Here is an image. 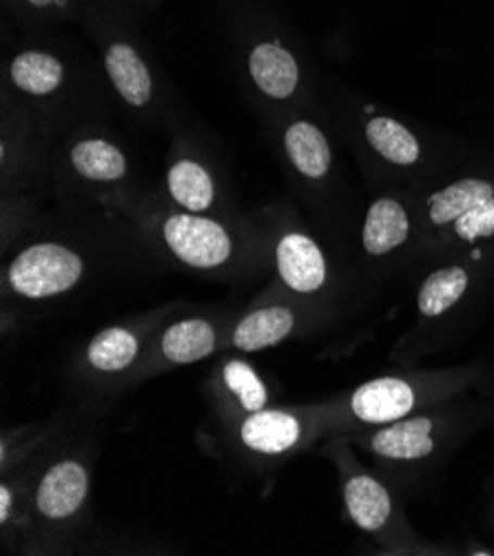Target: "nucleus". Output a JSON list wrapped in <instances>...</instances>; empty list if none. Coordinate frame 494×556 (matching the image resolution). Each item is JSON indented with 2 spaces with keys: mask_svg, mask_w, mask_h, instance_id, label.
Instances as JSON below:
<instances>
[{
  "mask_svg": "<svg viewBox=\"0 0 494 556\" xmlns=\"http://www.w3.org/2000/svg\"><path fill=\"white\" fill-rule=\"evenodd\" d=\"M83 275V260L61 244H36L10 266V285L16 293L42 300L74 289Z\"/></svg>",
  "mask_w": 494,
  "mask_h": 556,
  "instance_id": "1",
  "label": "nucleus"
},
{
  "mask_svg": "<svg viewBox=\"0 0 494 556\" xmlns=\"http://www.w3.org/2000/svg\"><path fill=\"white\" fill-rule=\"evenodd\" d=\"M164 240L189 266L215 268L231 255L229 233L213 219L198 215H172L164 222Z\"/></svg>",
  "mask_w": 494,
  "mask_h": 556,
  "instance_id": "2",
  "label": "nucleus"
},
{
  "mask_svg": "<svg viewBox=\"0 0 494 556\" xmlns=\"http://www.w3.org/2000/svg\"><path fill=\"white\" fill-rule=\"evenodd\" d=\"M87 492L89 477L85 468L76 462H61L42 477L36 506L47 519H67L85 504Z\"/></svg>",
  "mask_w": 494,
  "mask_h": 556,
  "instance_id": "3",
  "label": "nucleus"
},
{
  "mask_svg": "<svg viewBox=\"0 0 494 556\" xmlns=\"http://www.w3.org/2000/svg\"><path fill=\"white\" fill-rule=\"evenodd\" d=\"M413 388L402 379H375L357 388L353 395V413L366 424H387L402 419L413 410Z\"/></svg>",
  "mask_w": 494,
  "mask_h": 556,
  "instance_id": "4",
  "label": "nucleus"
},
{
  "mask_svg": "<svg viewBox=\"0 0 494 556\" xmlns=\"http://www.w3.org/2000/svg\"><path fill=\"white\" fill-rule=\"evenodd\" d=\"M282 280L297 293H313L326 280V262L319 247L300 233L287 236L278 247Z\"/></svg>",
  "mask_w": 494,
  "mask_h": 556,
  "instance_id": "5",
  "label": "nucleus"
},
{
  "mask_svg": "<svg viewBox=\"0 0 494 556\" xmlns=\"http://www.w3.org/2000/svg\"><path fill=\"white\" fill-rule=\"evenodd\" d=\"M300 421L280 410H257L240 428L244 446L264 455H280L300 439Z\"/></svg>",
  "mask_w": 494,
  "mask_h": 556,
  "instance_id": "6",
  "label": "nucleus"
},
{
  "mask_svg": "<svg viewBox=\"0 0 494 556\" xmlns=\"http://www.w3.org/2000/svg\"><path fill=\"white\" fill-rule=\"evenodd\" d=\"M251 76L266 96L278 100L289 98L300 80L295 59L276 42H262L253 49Z\"/></svg>",
  "mask_w": 494,
  "mask_h": 556,
  "instance_id": "7",
  "label": "nucleus"
},
{
  "mask_svg": "<svg viewBox=\"0 0 494 556\" xmlns=\"http://www.w3.org/2000/svg\"><path fill=\"white\" fill-rule=\"evenodd\" d=\"M408 229V215L400 202L389 198L377 200L366 215L364 249L370 255L389 253L406 242Z\"/></svg>",
  "mask_w": 494,
  "mask_h": 556,
  "instance_id": "8",
  "label": "nucleus"
},
{
  "mask_svg": "<svg viewBox=\"0 0 494 556\" xmlns=\"http://www.w3.org/2000/svg\"><path fill=\"white\" fill-rule=\"evenodd\" d=\"M293 324H295V317L284 306L259 308V311L246 315L238 324L233 344L244 353L276 346L293 330Z\"/></svg>",
  "mask_w": 494,
  "mask_h": 556,
  "instance_id": "9",
  "label": "nucleus"
},
{
  "mask_svg": "<svg viewBox=\"0 0 494 556\" xmlns=\"http://www.w3.org/2000/svg\"><path fill=\"white\" fill-rule=\"evenodd\" d=\"M104 65H106L109 78H112L114 87L121 91V96L129 104L142 106L149 102L151 76L134 47L123 45V42L112 45L104 55Z\"/></svg>",
  "mask_w": 494,
  "mask_h": 556,
  "instance_id": "10",
  "label": "nucleus"
},
{
  "mask_svg": "<svg viewBox=\"0 0 494 556\" xmlns=\"http://www.w3.org/2000/svg\"><path fill=\"white\" fill-rule=\"evenodd\" d=\"M430 419H410L375 434L372 451L389 459H421L432 453Z\"/></svg>",
  "mask_w": 494,
  "mask_h": 556,
  "instance_id": "11",
  "label": "nucleus"
},
{
  "mask_svg": "<svg viewBox=\"0 0 494 556\" xmlns=\"http://www.w3.org/2000/svg\"><path fill=\"white\" fill-rule=\"evenodd\" d=\"M346 508L362 530H379L391 517V496L370 477H353L344 490Z\"/></svg>",
  "mask_w": 494,
  "mask_h": 556,
  "instance_id": "12",
  "label": "nucleus"
},
{
  "mask_svg": "<svg viewBox=\"0 0 494 556\" xmlns=\"http://www.w3.org/2000/svg\"><path fill=\"white\" fill-rule=\"evenodd\" d=\"M287 153L306 178H321L331 169V149L324 134L311 123H295L284 136Z\"/></svg>",
  "mask_w": 494,
  "mask_h": 556,
  "instance_id": "13",
  "label": "nucleus"
},
{
  "mask_svg": "<svg viewBox=\"0 0 494 556\" xmlns=\"http://www.w3.org/2000/svg\"><path fill=\"white\" fill-rule=\"evenodd\" d=\"M215 349V330L204 319L174 324L162 338V353L174 364H191L208 357Z\"/></svg>",
  "mask_w": 494,
  "mask_h": 556,
  "instance_id": "14",
  "label": "nucleus"
},
{
  "mask_svg": "<svg viewBox=\"0 0 494 556\" xmlns=\"http://www.w3.org/2000/svg\"><path fill=\"white\" fill-rule=\"evenodd\" d=\"M492 195H494L492 187L483 180H477V178L459 180L446 187L444 191L430 195L428 200L430 219L434 225H448V222H455L457 217L472 211L474 206L490 200Z\"/></svg>",
  "mask_w": 494,
  "mask_h": 556,
  "instance_id": "15",
  "label": "nucleus"
},
{
  "mask_svg": "<svg viewBox=\"0 0 494 556\" xmlns=\"http://www.w3.org/2000/svg\"><path fill=\"white\" fill-rule=\"evenodd\" d=\"M63 65L49 53L25 51L12 63V80L31 96H47L63 83Z\"/></svg>",
  "mask_w": 494,
  "mask_h": 556,
  "instance_id": "16",
  "label": "nucleus"
},
{
  "mask_svg": "<svg viewBox=\"0 0 494 556\" xmlns=\"http://www.w3.org/2000/svg\"><path fill=\"white\" fill-rule=\"evenodd\" d=\"M72 162L76 172L89 180L112 182L127 174V160L114 144L104 140L78 142L72 151Z\"/></svg>",
  "mask_w": 494,
  "mask_h": 556,
  "instance_id": "17",
  "label": "nucleus"
},
{
  "mask_svg": "<svg viewBox=\"0 0 494 556\" xmlns=\"http://www.w3.org/2000/svg\"><path fill=\"white\" fill-rule=\"evenodd\" d=\"M138 355V340L127 328H106L89 344V364L104 372L125 370Z\"/></svg>",
  "mask_w": 494,
  "mask_h": 556,
  "instance_id": "18",
  "label": "nucleus"
},
{
  "mask_svg": "<svg viewBox=\"0 0 494 556\" xmlns=\"http://www.w3.org/2000/svg\"><path fill=\"white\" fill-rule=\"evenodd\" d=\"M468 287V275L459 266L442 268L432 273L419 291V311L428 317L446 313L453 304L461 300Z\"/></svg>",
  "mask_w": 494,
  "mask_h": 556,
  "instance_id": "19",
  "label": "nucleus"
},
{
  "mask_svg": "<svg viewBox=\"0 0 494 556\" xmlns=\"http://www.w3.org/2000/svg\"><path fill=\"white\" fill-rule=\"evenodd\" d=\"M169 191L187 211H206L213 202V180L198 162L182 160L169 172Z\"/></svg>",
  "mask_w": 494,
  "mask_h": 556,
  "instance_id": "20",
  "label": "nucleus"
},
{
  "mask_svg": "<svg viewBox=\"0 0 494 556\" xmlns=\"http://www.w3.org/2000/svg\"><path fill=\"white\" fill-rule=\"evenodd\" d=\"M372 149L395 164H413L419 157V142L415 136L391 118H372L366 127Z\"/></svg>",
  "mask_w": 494,
  "mask_h": 556,
  "instance_id": "21",
  "label": "nucleus"
},
{
  "mask_svg": "<svg viewBox=\"0 0 494 556\" xmlns=\"http://www.w3.org/2000/svg\"><path fill=\"white\" fill-rule=\"evenodd\" d=\"M225 381L227 386L231 388V391L236 393V397L240 400V404L244 406V410H251V413H257L266 406V388L264 383L259 381V377L255 375V370L244 364V362H229L225 366Z\"/></svg>",
  "mask_w": 494,
  "mask_h": 556,
  "instance_id": "22",
  "label": "nucleus"
},
{
  "mask_svg": "<svg viewBox=\"0 0 494 556\" xmlns=\"http://www.w3.org/2000/svg\"><path fill=\"white\" fill-rule=\"evenodd\" d=\"M455 233L461 240L474 242L477 238H490L494 236V195L472 211L464 213L455 219Z\"/></svg>",
  "mask_w": 494,
  "mask_h": 556,
  "instance_id": "23",
  "label": "nucleus"
},
{
  "mask_svg": "<svg viewBox=\"0 0 494 556\" xmlns=\"http://www.w3.org/2000/svg\"><path fill=\"white\" fill-rule=\"evenodd\" d=\"M12 492H10V488L8 485H3L0 488V521H8L10 519V506H12Z\"/></svg>",
  "mask_w": 494,
  "mask_h": 556,
  "instance_id": "24",
  "label": "nucleus"
},
{
  "mask_svg": "<svg viewBox=\"0 0 494 556\" xmlns=\"http://www.w3.org/2000/svg\"><path fill=\"white\" fill-rule=\"evenodd\" d=\"M27 3H31L34 8H45V5L53 3V0H27Z\"/></svg>",
  "mask_w": 494,
  "mask_h": 556,
  "instance_id": "25",
  "label": "nucleus"
}]
</instances>
